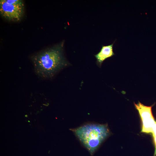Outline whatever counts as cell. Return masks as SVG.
Masks as SVG:
<instances>
[{
	"instance_id": "cell-1",
	"label": "cell",
	"mask_w": 156,
	"mask_h": 156,
	"mask_svg": "<svg viewBox=\"0 0 156 156\" xmlns=\"http://www.w3.org/2000/svg\"><path fill=\"white\" fill-rule=\"evenodd\" d=\"M64 41L32 55L30 57L35 72L44 79L52 78L69 64L64 53Z\"/></svg>"
},
{
	"instance_id": "cell-2",
	"label": "cell",
	"mask_w": 156,
	"mask_h": 156,
	"mask_svg": "<svg viewBox=\"0 0 156 156\" xmlns=\"http://www.w3.org/2000/svg\"><path fill=\"white\" fill-rule=\"evenodd\" d=\"M73 131L92 155L109 134L106 125L94 124L84 125Z\"/></svg>"
},
{
	"instance_id": "cell-3",
	"label": "cell",
	"mask_w": 156,
	"mask_h": 156,
	"mask_svg": "<svg viewBox=\"0 0 156 156\" xmlns=\"http://www.w3.org/2000/svg\"><path fill=\"white\" fill-rule=\"evenodd\" d=\"M25 8L22 0H0V15L9 21L18 22L23 18Z\"/></svg>"
},
{
	"instance_id": "cell-4",
	"label": "cell",
	"mask_w": 156,
	"mask_h": 156,
	"mask_svg": "<svg viewBox=\"0 0 156 156\" xmlns=\"http://www.w3.org/2000/svg\"><path fill=\"white\" fill-rule=\"evenodd\" d=\"M114 42L107 45H102L100 51L94 55L98 65L101 66L103 62L107 59L111 57L115 54L113 52V46Z\"/></svg>"
},
{
	"instance_id": "cell-5",
	"label": "cell",
	"mask_w": 156,
	"mask_h": 156,
	"mask_svg": "<svg viewBox=\"0 0 156 156\" xmlns=\"http://www.w3.org/2000/svg\"><path fill=\"white\" fill-rule=\"evenodd\" d=\"M141 118L142 123V132L152 133L153 127L156 122L153 114L145 115Z\"/></svg>"
},
{
	"instance_id": "cell-6",
	"label": "cell",
	"mask_w": 156,
	"mask_h": 156,
	"mask_svg": "<svg viewBox=\"0 0 156 156\" xmlns=\"http://www.w3.org/2000/svg\"><path fill=\"white\" fill-rule=\"evenodd\" d=\"M152 133L153 134L155 145L154 156H156V122L153 127Z\"/></svg>"
}]
</instances>
